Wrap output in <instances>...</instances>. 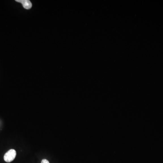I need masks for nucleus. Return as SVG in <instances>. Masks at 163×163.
<instances>
[{"label":"nucleus","instance_id":"obj_1","mask_svg":"<svg viewBox=\"0 0 163 163\" xmlns=\"http://www.w3.org/2000/svg\"><path fill=\"white\" fill-rule=\"evenodd\" d=\"M16 151L13 149H11L5 154L4 156V159L6 162L10 163L13 161L16 158Z\"/></svg>","mask_w":163,"mask_h":163},{"label":"nucleus","instance_id":"obj_3","mask_svg":"<svg viewBox=\"0 0 163 163\" xmlns=\"http://www.w3.org/2000/svg\"><path fill=\"white\" fill-rule=\"evenodd\" d=\"M41 163H50L49 161L46 159H43L41 161Z\"/></svg>","mask_w":163,"mask_h":163},{"label":"nucleus","instance_id":"obj_2","mask_svg":"<svg viewBox=\"0 0 163 163\" xmlns=\"http://www.w3.org/2000/svg\"><path fill=\"white\" fill-rule=\"evenodd\" d=\"M16 1L20 2L22 4L23 6L25 9L28 10L31 9L32 7V3L29 0H16Z\"/></svg>","mask_w":163,"mask_h":163}]
</instances>
